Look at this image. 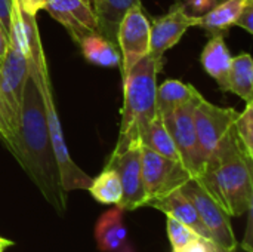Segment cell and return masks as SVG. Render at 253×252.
<instances>
[{
  "label": "cell",
  "mask_w": 253,
  "mask_h": 252,
  "mask_svg": "<svg viewBox=\"0 0 253 252\" xmlns=\"http://www.w3.org/2000/svg\"><path fill=\"white\" fill-rule=\"evenodd\" d=\"M25 174L46 201L59 212L67 209V193L61 187L58 165L46 123L43 100L34 79L28 74L24 86L21 119L16 134L4 143Z\"/></svg>",
  "instance_id": "1"
},
{
  "label": "cell",
  "mask_w": 253,
  "mask_h": 252,
  "mask_svg": "<svg viewBox=\"0 0 253 252\" xmlns=\"http://www.w3.org/2000/svg\"><path fill=\"white\" fill-rule=\"evenodd\" d=\"M196 180L230 217L252 209V160L243 153L237 137L206 162Z\"/></svg>",
  "instance_id": "2"
},
{
  "label": "cell",
  "mask_w": 253,
  "mask_h": 252,
  "mask_svg": "<svg viewBox=\"0 0 253 252\" xmlns=\"http://www.w3.org/2000/svg\"><path fill=\"white\" fill-rule=\"evenodd\" d=\"M160 68L162 62L147 53L122 79L125 97L119 140L114 150H123L132 143H139L142 131L159 114L156 97Z\"/></svg>",
  "instance_id": "3"
},
{
  "label": "cell",
  "mask_w": 253,
  "mask_h": 252,
  "mask_svg": "<svg viewBox=\"0 0 253 252\" xmlns=\"http://www.w3.org/2000/svg\"><path fill=\"white\" fill-rule=\"evenodd\" d=\"M28 73L34 79V82L40 91L42 100H43L47 131H49L55 160L58 165L59 181H61L62 190L65 193H68L71 190H87L90 183H92V178L86 172H83L76 165V162L71 159L70 151H68L67 144H65V140H64V132L61 128L58 111H56L55 98H53V92H52V86H50L49 70H47L46 56L43 52V46H42L39 31L34 33L31 40H30Z\"/></svg>",
  "instance_id": "4"
},
{
  "label": "cell",
  "mask_w": 253,
  "mask_h": 252,
  "mask_svg": "<svg viewBox=\"0 0 253 252\" xmlns=\"http://www.w3.org/2000/svg\"><path fill=\"white\" fill-rule=\"evenodd\" d=\"M28 74V56L9 46L0 62V138L3 143L12 140L18 131Z\"/></svg>",
  "instance_id": "5"
},
{
  "label": "cell",
  "mask_w": 253,
  "mask_h": 252,
  "mask_svg": "<svg viewBox=\"0 0 253 252\" xmlns=\"http://www.w3.org/2000/svg\"><path fill=\"white\" fill-rule=\"evenodd\" d=\"M239 113L234 108L218 107L205 98L194 108V125L205 156V165L234 140V122Z\"/></svg>",
  "instance_id": "6"
},
{
  "label": "cell",
  "mask_w": 253,
  "mask_h": 252,
  "mask_svg": "<svg viewBox=\"0 0 253 252\" xmlns=\"http://www.w3.org/2000/svg\"><path fill=\"white\" fill-rule=\"evenodd\" d=\"M199 102H190L181 105L172 113L162 116L178 149L181 163L194 180L199 178L205 171V156L194 125V108Z\"/></svg>",
  "instance_id": "7"
},
{
  "label": "cell",
  "mask_w": 253,
  "mask_h": 252,
  "mask_svg": "<svg viewBox=\"0 0 253 252\" xmlns=\"http://www.w3.org/2000/svg\"><path fill=\"white\" fill-rule=\"evenodd\" d=\"M142 162V184L147 196V205L153 201L168 196L179 190L191 180L190 172L181 162H175L159 153L141 146ZM145 205V206H147Z\"/></svg>",
  "instance_id": "8"
},
{
  "label": "cell",
  "mask_w": 253,
  "mask_h": 252,
  "mask_svg": "<svg viewBox=\"0 0 253 252\" xmlns=\"http://www.w3.org/2000/svg\"><path fill=\"white\" fill-rule=\"evenodd\" d=\"M105 168L114 169L122 183V201L117 205L123 211H135L147 205L142 184L141 143H132L123 150H113Z\"/></svg>",
  "instance_id": "9"
},
{
  "label": "cell",
  "mask_w": 253,
  "mask_h": 252,
  "mask_svg": "<svg viewBox=\"0 0 253 252\" xmlns=\"http://www.w3.org/2000/svg\"><path fill=\"white\" fill-rule=\"evenodd\" d=\"M181 192L193 202L202 224L209 233L211 241L224 250L237 248V239L230 223V215L213 201V198L200 186V183L191 178L181 187Z\"/></svg>",
  "instance_id": "10"
},
{
  "label": "cell",
  "mask_w": 253,
  "mask_h": 252,
  "mask_svg": "<svg viewBox=\"0 0 253 252\" xmlns=\"http://www.w3.org/2000/svg\"><path fill=\"white\" fill-rule=\"evenodd\" d=\"M151 21L142 9V4L132 6L120 21L117 30V46L120 49L122 79L126 73L150 50Z\"/></svg>",
  "instance_id": "11"
},
{
  "label": "cell",
  "mask_w": 253,
  "mask_h": 252,
  "mask_svg": "<svg viewBox=\"0 0 253 252\" xmlns=\"http://www.w3.org/2000/svg\"><path fill=\"white\" fill-rule=\"evenodd\" d=\"M199 22L200 16L188 13L185 4L178 0L166 15L151 22L148 55L162 62L165 52L172 49L190 27H199Z\"/></svg>",
  "instance_id": "12"
},
{
  "label": "cell",
  "mask_w": 253,
  "mask_h": 252,
  "mask_svg": "<svg viewBox=\"0 0 253 252\" xmlns=\"http://www.w3.org/2000/svg\"><path fill=\"white\" fill-rule=\"evenodd\" d=\"M44 9L65 27L77 45L86 34L98 31L93 9L83 0H47Z\"/></svg>",
  "instance_id": "13"
},
{
  "label": "cell",
  "mask_w": 253,
  "mask_h": 252,
  "mask_svg": "<svg viewBox=\"0 0 253 252\" xmlns=\"http://www.w3.org/2000/svg\"><path fill=\"white\" fill-rule=\"evenodd\" d=\"M123 212L116 206L99 217L95 226V239L102 252H135L127 238Z\"/></svg>",
  "instance_id": "14"
},
{
  "label": "cell",
  "mask_w": 253,
  "mask_h": 252,
  "mask_svg": "<svg viewBox=\"0 0 253 252\" xmlns=\"http://www.w3.org/2000/svg\"><path fill=\"white\" fill-rule=\"evenodd\" d=\"M147 206H153V208L159 209L160 212L166 214V217H172V218L181 221L182 224H185L191 230H194L200 238L211 241L209 233L205 229V226L202 224L193 202L181 192V189L169 193L165 198L150 202Z\"/></svg>",
  "instance_id": "15"
},
{
  "label": "cell",
  "mask_w": 253,
  "mask_h": 252,
  "mask_svg": "<svg viewBox=\"0 0 253 252\" xmlns=\"http://www.w3.org/2000/svg\"><path fill=\"white\" fill-rule=\"evenodd\" d=\"M233 56L230 53V49L222 37V34H213L211 40L203 48V52L200 55V62L205 68V71L213 77L221 91L227 92V82H228V73L231 68Z\"/></svg>",
  "instance_id": "16"
},
{
  "label": "cell",
  "mask_w": 253,
  "mask_h": 252,
  "mask_svg": "<svg viewBox=\"0 0 253 252\" xmlns=\"http://www.w3.org/2000/svg\"><path fill=\"white\" fill-rule=\"evenodd\" d=\"M135 4H141V0H92L98 33L117 46V30L120 21Z\"/></svg>",
  "instance_id": "17"
},
{
  "label": "cell",
  "mask_w": 253,
  "mask_h": 252,
  "mask_svg": "<svg viewBox=\"0 0 253 252\" xmlns=\"http://www.w3.org/2000/svg\"><path fill=\"white\" fill-rule=\"evenodd\" d=\"M202 94L191 85L184 83L181 80L169 79L165 80L160 86H157V113L160 116H166L176 110L181 105L190 104V102H199L202 101Z\"/></svg>",
  "instance_id": "18"
},
{
  "label": "cell",
  "mask_w": 253,
  "mask_h": 252,
  "mask_svg": "<svg viewBox=\"0 0 253 252\" xmlns=\"http://www.w3.org/2000/svg\"><path fill=\"white\" fill-rule=\"evenodd\" d=\"M246 1L248 0H222L216 3L206 13L200 15L199 27L205 28L212 36L222 34L236 24Z\"/></svg>",
  "instance_id": "19"
},
{
  "label": "cell",
  "mask_w": 253,
  "mask_h": 252,
  "mask_svg": "<svg viewBox=\"0 0 253 252\" xmlns=\"http://www.w3.org/2000/svg\"><path fill=\"white\" fill-rule=\"evenodd\" d=\"M79 46L82 49L83 56L95 65L101 67H119L120 65V52L119 48L101 36L98 31L86 34L80 42Z\"/></svg>",
  "instance_id": "20"
},
{
  "label": "cell",
  "mask_w": 253,
  "mask_h": 252,
  "mask_svg": "<svg viewBox=\"0 0 253 252\" xmlns=\"http://www.w3.org/2000/svg\"><path fill=\"white\" fill-rule=\"evenodd\" d=\"M139 143L142 147H147L160 156H165L168 159H172L175 162H181L178 149L173 143V138L170 137L163 119L160 114H157L148 126L142 131L139 137Z\"/></svg>",
  "instance_id": "21"
},
{
  "label": "cell",
  "mask_w": 253,
  "mask_h": 252,
  "mask_svg": "<svg viewBox=\"0 0 253 252\" xmlns=\"http://www.w3.org/2000/svg\"><path fill=\"white\" fill-rule=\"evenodd\" d=\"M227 92H233L246 104L253 101V59L249 53H240L233 58Z\"/></svg>",
  "instance_id": "22"
},
{
  "label": "cell",
  "mask_w": 253,
  "mask_h": 252,
  "mask_svg": "<svg viewBox=\"0 0 253 252\" xmlns=\"http://www.w3.org/2000/svg\"><path fill=\"white\" fill-rule=\"evenodd\" d=\"M87 190L96 202L104 205L117 206L123 195L120 178L117 172L110 168H104V171L96 178H92V183Z\"/></svg>",
  "instance_id": "23"
},
{
  "label": "cell",
  "mask_w": 253,
  "mask_h": 252,
  "mask_svg": "<svg viewBox=\"0 0 253 252\" xmlns=\"http://www.w3.org/2000/svg\"><path fill=\"white\" fill-rule=\"evenodd\" d=\"M234 131L240 147L248 159H253V104L248 102L246 108L239 113L234 122Z\"/></svg>",
  "instance_id": "24"
},
{
  "label": "cell",
  "mask_w": 253,
  "mask_h": 252,
  "mask_svg": "<svg viewBox=\"0 0 253 252\" xmlns=\"http://www.w3.org/2000/svg\"><path fill=\"white\" fill-rule=\"evenodd\" d=\"M166 229H168V239L170 242L172 250H178V248L190 244L196 238H199V235L194 230H191L188 226L182 224L181 221H178L172 217H168Z\"/></svg>",
  "instance_id": "25"
},
{
  "label": "cell",
  "mask_w": 253,
  "mask_h": 252,
  "mask_svg": "<svg viewBox=\"0 0 253 252\" xmlns=\"http://www.w3.org/2000/svg\"><path fill=\"white\" fill-rule=\"evenodd\" d=\"M215 244L209 239L205 238H196L194 241H191L190 244L178 248V250H172V252H213Z\"/></svg>",
  "instance_id": "26"
},
{
  "label": "cell",
  "mask_w": 253,
  "mask_h": 252,
  "mask_svg": "<svg viewBox=\"0 0 253 252\" xmlns=\"http://www.w3.org/2000/svg\"><path fill=\"white\" fill-rule=\"evenodd\" d=\"M234 25H237V27H240V28H243V30H246L248 33H253V0H248L246 1V4L243 6V9H242V12H240V15H239V18H237V21H236V24Z\"/></svg>",
  "instance_id": "27"
},
{
  "label": "cell",
  "mask_w": 253,
  "mask_h": 252,
  "mask_svg": "<svg viewBox=\"0 0 253 252\" xmlns=\"http://www.w3.org/2000/svg\"><path fill=\"white\" fill-rule=\"evenodd\" d=\"M216 3H218V0H187V1H184L187 10L190 9L193 12V15H199V16L206 13L209 9H212Z\"/></svg>",
  "instance_id": "28"
},
{
  "label": "cell",
  "mask_w": 253,
  "mask_h": 252,
  "mask_svg": "<svg viewBox=\"0 0 253 252\" xmlns=\"http://www.w3.org/2000/svg\"><path fill=\"white\" fill-rule=\"evenodd\" d=\"M13 0H0V24L9 36L10 28V15H12Z\"/></svg>",
  "instance_id": "29"
},
{
  "label": "cell",
  "mask_w": 253,
  "mask_h": 252,
  "mask_svg": "<svg viewBox=\"0 0 253 252\" xmlns=\"http://www.w3.org/2000/svg\"><path fill=\"white\" fill-rule=\"evenodd\" d=\"M18 1H19L22 10L33 16H36V13L40 9H44V6L47 3V0H18Z\"/></svg>",
  "instance_id": "30"
},
{
  "label": "cell",
  "mask_w": 253,
  "mask_h": 252,
  "mask_svg": "<svg viewBox=\"0 0 253 252\" xmlns=\"http://www.w3.org/2000/svg\"><path fill=\"white\" fill-rule=\"evenodd\" d=\"M7 48H9V36H7V33L4 31V28L0 24V62L6 56Z\"/></svg>",
  "instance_id": "31"
},
{
  "label": "cell",
  "mask_w": 253,
  "mask_h": 252,
  "mask_svg": "<svg viewBox=\"0 0 253 252\" xmlns=\"http://www.w3.org/2000/svg\"><path fill=\"white\" fill-rule=\"evenodd\" d=\"M13 244L10 242V241H7V239H3V238H0V252H4V250H7V248H10Z\"/></svg>",
  "instance_id": "32"
},
{
  "label": "cell",
  "mask_w": 253,
  "mask_h": 252,
  "mask_svg": "<svg viewBox=\"0 0 253 252\" xmlns=\"http://www.w3.org/2000/svg\"><path fill=\"white\" fill-rule=\"evenodd\" d=\"M213 252H237V248H234V250H224V248L215 245V247H213Z\"/></svg>",
  "instance_id": "33"
},
{
  "label": "cell",
  "mask_w": 253,
  "mask_h": 252,
  "mask_svg": "<svg viewBox=\"0 0 253 252\" xmlns=\"http://www.w3.org/2000/svg\"><path fill=\"white\" fill-rule=\"evenodd\" d=\"M83 1H84V3H87V4H90V6H92V0H83Z\"/></svg>",
  "instance_id": "34"
}]
</instances>
